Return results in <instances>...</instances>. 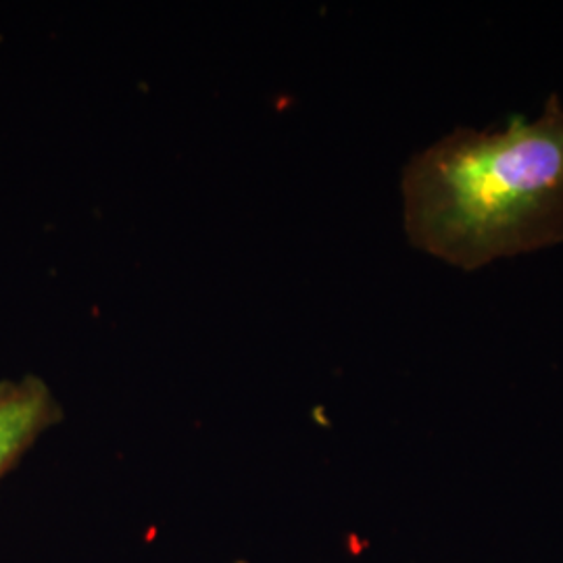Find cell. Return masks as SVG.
<instances>
[{
    "label": "cell",
    "mask_w": 563,
    "mask_h": 563,
    "mask_svg": "<svg viewBox=\"0 0 563 563\" xmlns=\"http://www.w3.org/2000/svg\"><path fill=\"white\" fill-rule=\"evenodd\" d=\"M401 199L409 244L462 272L562 244V97L532 120L453 128L407 162Z\"/></svg>",
    "instance_id": "1"
},
{
    "label": "cell",
    "mask_w": 563,
    "mask_h": 563,
    "mask_svg": "<svg viewBox=\"0 0 563 563\" xmlns=\"http://www.w3.org/2000/svg\"><path fill=\"white\" fill-rule=\"evenodd\" d=\"M63 420V407L38 376L0 383V481L44 432Z\"/></svg>",
    "instance_id": "2"
}]
</instances>
